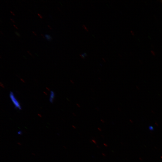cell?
Masks as SVG:
<instances>
[{
	"instance_id": "1",
	"label": "cell",
	"mask_w": 162,
	"mask_h": 162,
	"mask_svg": "<svg viewBox=\"0 0 162 162\" xmlns=\"http://www.w3.org/2000/svg\"><path fill=\"white\" fill-rule=\"evenodd\" d=\"M9 96L12 102L15 106V108L19 110H21L22 108L20 105L18 101L16 100L13 92H10Z\"/></svg>"
},
{
	"instance_id": "2",
	"label": "cell",
	"mask_w": 162,
	"mask_h": 162,
	"mask_svg": "<svg viewBox=\"0 0 162 162\" xmlns=\"http://www.w3.org/2000/svg\"><path fill=\"white\" fill-rule=\"evenodd\" d=\"M55 97V93L53 91H51L50 98V101L51 103H52Z\"/></svg>"
},
{
	"instance_id": "3",
	"label": "cell",
	"mask_w": 162,
	"mask_h": 162,
	"mask_svg": "<svg viewBox=\"0 0 162 162\" xmlns=\"http://www.w3.org/2000/svg\"><path fill=\"white\" fill-rule=\"evenodd\" d=\"M45 37L46 39L49 41H51L52 39L51 37L49 34H46L45 35Z\"/></svg>"
},
{
	"instance_id": "4",
	"label": "cell",
	"mask_w": 162,
	"mask_h": 162,
	"mask_svg": "<svg viewBox=\"0 0 162 162\" xmlns=\"http://www.w3.org/2000/svg\"><path fill=\"white\" fill-rule=\"evenodd\" d=\"M15 34L18 37H20V34L17 32L15 31Z\"/></svg>"
},
{
	"instance_id": "5",
	"label": "cell",
	"mask_w": 162,
	"mask_h": 162,
	"mask_svg": "<svg viewBox=\"0 0 162 162\" xmlns=\"http://www.w3.org/2000/svg\"><path fill=\"white\" fill-rule=\"evenodd\" d=\"M38 15L39 16L40 18L42 19L43 18V17L41 15L39 14H38Z\"/></svg>"
},
{
	"instance_id": "6",
	"label": "cell",
	"mask_w": 162,
	"mask_h": 162,
	"mask_svg": "<svg viewBox=\"0 0 162 162\" xmlns=\"http://www.w3.org/2000/svg\"><path fill=\"white\" fill-rule=\"evenodd\" d=\"M10 20L12 21L14 23L15 22L14 20L13 19L10 18Z\"/></svg>"
},
{
	"instance_id": "7",
	"label": "cell",
	"mask_w": 162,
	"mask_h": 162,
	"mask_svg": "<svg viewBox=\"0 0 162 162\" xmlns=\"http://www.w3.org/2000/svg\"><path fill=\"white\" fill-rule=\"evenodd\" d=\"M32 32L34 34V35H36V36L37 35V34L35 32H34V31H32Z\"/></svg>"
},
{
	"instance_id": "8",
	"label": "cell",
	"mask_w": 162,
	"mask_h": 162,
	"mask_svg": "<svg viewBox=\"0 0 162 162\" xmlns=\"http://www.w3.org/2000/svg\"><path fill=\"white\" fill-rule=\"evenodd\" d=\"M27 52L30 55L32 56V54L30 53V52H29L28 51H27Z\"/></svg>"
},
{
	"instance_id": "9",
	"label": "cell",
	"mask_w": 162,
	"mask_h": 162,
	"mask_svg": "<svg viewBox=\"0 0 162 162\" xmlns=\"http://www.w3.org/2000/svg\"><path fill=\"white\" fill-rule=\"evenodd\" d=\"M14 26L16 28L18 29V28L16 25H14Z\"/></svg>"
},
{
	"instance_id": "10",
	"label": "cell",
	"mask_w": 162,
	"mask_h": 162,
	"mask_svg": "<svg viewBox=\"0 0 162 162\" xmlns=\"http://www.w3.org/2000/svg\"><path fill=\"white\" fill-rule=\"evenodd\" d=\"M10 13L14 16L15 15V14L11 11H10Z\"/></svg>"
},
{
	"instance_id": "11",
	"label": "cell",
	"mask_w": 162,
	"mask_h": 162,
	"mask_svg": "<svg viewBox=\"0 0 162 162\" xmlns=\"http://www.w3.org/2000/svg\"><path fill=\"white\" fill-rule=\"evenodd\" d=\"M48 27L50 28L51 29H52V28L49 25H48Z\"/></svg>"
},
{
	"instance_id": "12",
	"label": "cell",
	"mask_w": 162,
	"mask_h": 162,
	"mask_svg": "<svg viewBox=\"0 0 162 162\" xmlns=\"http://www.w3.org/2000/svg\"><path fill=\"white\" fill-rule=\"evenodd\" d=\"M41 35L44 38V36L42 34H41Z\"/></svg>"
},
{
	"instance_id": "13",
	"label": "cell",
	"mask_w": 162,
	"mask_h": 162,
	"mask_svg": "<svg viewBox=\"0 0 162 162\" xmlns=\"http://www.w3.org/2000/svg\"><path fill=\"white\" fill-rule=\"evenodd\" d=\"M0 33H2V34H3V33H2V32L1 31H0Z\"/></svg>"
}]
</instances>
